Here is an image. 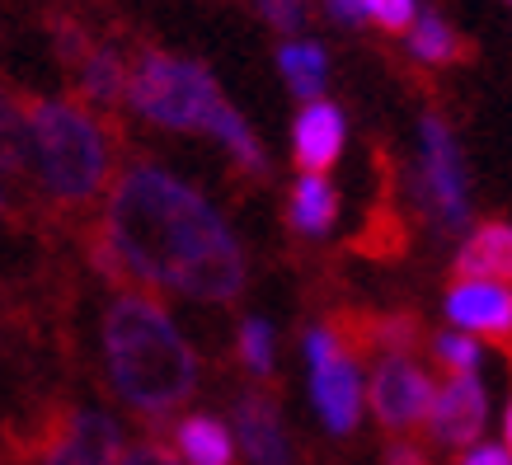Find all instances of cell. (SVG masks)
I'll return each instance as SVG.
<instances>
[{"label": "cell", "instance_id": "2e32d148", "mask_svg": "<svg viewBox=\"0 0 512 465\" xmlns=\"http://www.w3.org/2000/svg\"><path fill=\"white\" fill-rule=\"evenodd\" d=\"M278 71L287 80V90L301 99V104H315L325 99V80H329V52L311 38H287L278 47Z\"/></svg>", "mask_w": 512, "mask_h": 465}, {"label": "cell", "instance_id": "ba28073f", "mask_svg": "<svg viewBox=\"0 0 512 465\" xmlns=\"http://www.w3.org/2000/svg\"><path fill=\"white\" fill-rule=\"evenodd\" d=\"M484 419H489V395H484L480 376H447L428 414V442L447 451H470L480 447Z\"/></svg>", "mask_w": 512, "mask_h": 465}, {"label": "cell", "instance_id": "6da1fadb", "mask_svg": "<svg viewBox=\"0 0 512 465\" xmlns=\"http://www.w3.org/2000/svg\"><path fill=\"white\" fill-rule=\"evenodd\" d=\"M90 264L132 292H179L202 306H231L249 282L245 249L212 202L151 160L127 165L109 188L90 235Z\"/></svg>", "mask_w": 512, "mask_h": 465}, {"label": "cell", "instance_id": "9a60e30c", "mask_svg": "<svg viewBox=\"0 0 512 465\" xmlns=\"http://www.w3.org/2000/svg\"><path fill=\"white\" fill-rule=\"evenodd\" d=\"M287 221L296 235H325L339 221V188L329 184V174H301L292 184Z\"/></svg>", "mask_w": 512, "mask_h": 465}, {"label": "cell", "instance_id": "8fae6325", "mask_svg": "<svg viewBox=\"0 0 512 465\" xmlns=\"http://www.w3.org/2000/svg\"><path fill=\"white\" fill-rule=\"evenodd\" d=\"M343 141H348V118H343L339 104L329 99H315V104H301L292 123V160L301 174H329L339 165Z\"/></svg>", "mask_w": 512, "mask_h": 465}, {"label": "cell", "instance_id": "603a6c76", "mask_svg": "<svg viewBox=\"0 0 512 465\" xmlns=\"http://www.w3.org/2000/svg\"><path fill=\"white\" fill-rule=\"evenodd\" d=\"M254 10H259V19L273 24L278 33H301V24H306L301 0H254Z\"/></svg>", "mask_w": 512, "mask_h": 465}, {"label": "cell", "instance_id": "e0dca14e", "mask_svg": "<svg viewBox=\"0 0 512 465\" xmlns=\"http://www.w3.org/2000/svg\"><path fill=\"white\" fill-rule=\"evenodd\" d=\"M404 43H409V57L423 66H451V62H466L470 57L466 38L456 33V24H451L442 10H419L414 29L404 33Z\"/></svg>", "mask_w": 512, "mask_h": 465}, {"label": "cell", "instance_id": "7a4b0ae2", "mask_svg": "<svg viewBox=\"0 0 512 465\" xmlns=\"http://www.w3.org/2000/svg\"><path fill=\"white\" fill-rule=\"evenodd\" d=\"M104 376L109 390L146 423L170 419L198 390L202 362L151 292H118L104 306Z\"/></svg>", "mask_w": 512, "mask_h": 465}, {"label": "cell", "instance_id": "9c48e42d", "mask_svg": "<svg viewBox=\"0 0 512 465\" xmlns=\"http://www.w3.org/2000/svg\"><path fill=\"white\" fill-rule=\"evenodd\" d=\"M442 310L456 329L494 339L512 357V287L508 282H451Z\"/></svg>", "mask_w": 512, "mask_h": 465}, {"label": "cell", "instance_id": "4fadbf2b", "mask_svg": "<svg viewBox=\"0 0 512 465\" xmlns=\"http://www.w3.org/2000/svg\"><path fill=\"white\" fill-rule=\"evenodd\" d=\"M127 80H132V62H127L118 47L94 43V52L76 66V90L85 104H99V109H113L127 99Z\"/></svg>", "mask_w": 512, "mask_h": 465}, {"label": "cell", "instance_id": "484cf974", "mask_svg": "<svg viewBox=\"0 0 512 465\" xmlns=\"http://www.w3.org/2000/svg\"><path fill=\"white\" fill-rule=\"evenodd\" d=\"M456 465H512V456H508V447H470V451H461Z\"/></svg>", "mask_w": 512, "mask_h": 465}, {"label": "cell", "instance_id": "4316f807", "mask_svg": "<svg viewBox=\"0 0 512 465\" xmlns=\"http://www.w3.org/2000/svg\"><path fill=\"white\" fill-rule=\"evenodd\" d=\"M325 5L339 24H362L367 19V0H325Z\"/></svg>", "mask_w": 512, "mask_h": 465}, {"label": "cell", "instance_id": "44dd1931", "mask_svg": "<svg viewBox=\"0 0 512 465\" xmlns=\"http://www.w3.org/2000/svg\"><path fill=\"white\" fill-rule=\"evenodd\" d=\"M428 348H433V357L447 367V376H466L480 367V343L470 339V334H456V329H442V334H433L428 339Z\"/></svg>", "mask_w": 512, "mask_h": 465}, {"label": "cell", "instance_id": "52a82bcc", "mask_svg": "<svg viewBox=\"0 0 512 465\" xmlns=\"http://www.w3.org/2000/svg\"><path fill=\"white\" fill-rule=\"evenodd\" d=\"M437 400L433 376L423 372L414 357H381L372 372V390H367V404H372L376 423L386 433H409L414 423H428Z\"/></svg>", "mask_w": 512, "mask_h": 465}, {"label": "cell", "instance_id": "5bb4252c", "mask_svg": "<svg viewBox=\"0 0 512 465\" xmlns=\"http://www.w3.org/2000/svg\"><path fill=\"white\" fill-rule=\"evenodd\" d=\"M174 447L184 465H235V437L217 414H188L174 423Z\"/></svg>", "mask_w": 512, "mask_h": 465}, {"label": "cell", "instance_id": "277c9868", "mask_svg": "<svg viewBox=\"0 0 512 465\" xmlns=\"http://www.w3.org/2000/svg\"><path fill=\"white\" fill-rule=\"evenodd\" d=\"M127 104L137 118L165 127V132H212L217 113L231 104L221 94L217 76L193 57H174L165 47H141L132 57Z\"/></svg>", "mask_w": 512, "mask_h": 465}, {"label": "cell", "instance_id": "5b68a950", "mask_svg": "<svg viewBox=\"0 0 512 465\" xmlns=\"http://www.w3.org/2000/svg\"><path fill=\"white\" fill-rule=\"evenodd\" d=\"M414 193L428 226L437 235H466L470 226V179L461 141L447 127V118L423 113L419 123V170H414Z\"/></svg>", "mask_w": 512, "mask_h": 465}, {"label": "cell", "instance_id": "30bf717a", "mask_svg": "<svg viewBox=\"0 0 512 465\" xmlns=\"http://www.w3.org/2000/svg\"><path fill=\"white\" fill-rule=\"evenodd\" d=\"M231 423L249 465H292V442H287V428H282V404L273 386L245 390L231 409Z\"/></svg>", "mask_w": 512, "mask_h": 465}, {"label": "cell", "instance_id": "7402d4cb", "mask_svg": "<svg viewBox=\"0 0 512 465\" xmlns=\"http://www.w3.org/2000/svg\"><path fill=\"white\" fill-rule=\"evenodd\" d=\"M367 19L386 33H409L419 19V0H367Z\"/></svg>", "mask_w": 512, "mask_h": 465}, {"label": "cell", "instance_id": "7c38bea8", "mask_svg": "<svg viewBox=\"0 0 512 465\" xmlns=\"http://www.w3.org/2000/svg\"><path fill=\"white\" fill-rule=\"evenodd\" d=\"M451 282H508L512 287V226L508 221H480L466 235V245L451 259Z\"/></svg>", "mask_w": 512, "mask_h": 465}, {"label": "cell", "instance_id": "3957f363", "mask_svg": "<svg viewBox=\"0 0 512 465\" xmlns=\"http://www.w3.org/2000/svg\"><path fill=\"white\" fill-rule=\"evenodd\" d=\"M29 174L57 207H90L113 179V137L76 99L24 94Z\"/></svg>", "mask_w": 512, "mask_h": 465}, {"label": "cell", "instance_id": "ffe728a7", "mask_svg": "<svg viewBox=\"0 0 512 465\" xmlns=\"http://www.w3.org/2000/svg\"><path fill=\"white\" fill-rule=\"evenodd\" d=\"M235 353L254 376L273 381V325L259 320V315H245L240 329H235Z\"/></svg>", "mask_w": 512, "mask_h": 465}, {"label": "cell", "instance_id": "cb8c5ba5", "mask_svg": "<svg viewBox=\"0 0 512 465\" xmlns=\"http://www.w3.org/2000/svg\"><path fill=\"white\" fill-rule=\"evenodd\" d=\"M123 465H184V461L174 456V447L156 442V437H146V442H137V447H127Z\"/></svg>", "mask_w": 512, "mask_h": 465}, {"label": "cell", "instance_id": "83f0119b", "mask_svg": "<svg viewBox=\"0 0 512 465\" xmlns=\"http://www.w3.org/2000/svg\"><path fill=\"white\" fill-rule=\"evenodd\" d=\"M503 447H508V456H512V404H508V414H503Z\"/></svg>", "mask_w": 512, "mask_h": 465}, {"label": "cell", "instance_id": "8992f818", "mask_svg": "<svg viewBox=\"0 0 512 465\" xmlns=\"http://www.w3.org/2000/svg\"><path fill=\"white\" fill-rule=\"evenodd\" d=\"M306 362H311V395L315 409L334 437H348L362 419V367L357 353L334 334V325H315L306 334Z\"/></svg>", "mask_w": 512, "mask_h": 465}, {"label": "cell", "instance_id": "d6986e66", "mask_svg": "<svg viewBox=\"0 0 512 465\" xmlns=\"http://www.w3.org/2000/svg\"><path fill=\"white\" fill-rule=\"evenodd\" d=\"M207 137H217L221 146H226V155L235 160V170L249 174V179H264L268 174V151L264 141L254 137V127L235 113V104H226V109L217 113V123H212V132Z\"/></svg>", "mask_w": 512, "mask_h": 465}, {"label": "cell", "instance_id": "d4e9b609", "mask_svg": "<svg viewBox=\"0 0 512 465\" xmlns=\"http://www.w3.org/2000/svg\"><path fill=\"white\" fill-rule=\"evenodd\" d=\"M381 465H433V451L423 447V442H409V437H400V442H386V451H381Z\"/></svg>", "mask_w": 512, "mask_h": 465}, {"label": "cell", "instance_id": "ac0fdd59", "mask_svg": "<svg viewBox=\"0 0 512 465\" xmlns=\"http://www.w3.org/2000/svg\"><path fill=\"white\" fill-rule=\"evenodd\" d=\"M29 174V123H24V99L0 80V179H24Z\"/></svg>", "mask_w": 512, "mask_h": 465}]
</instances>
